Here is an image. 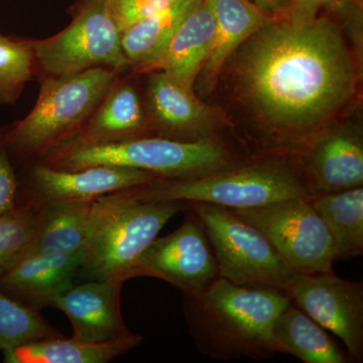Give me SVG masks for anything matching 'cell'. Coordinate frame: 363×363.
Returning a JSON list of instances; mask_svg holds the SVG:
<instances>
[{
    "mask_svg": "<svg viewBox=\"0 0 363 363\" xmlns=\"http://www.w3.org/2000/svg\"><path fill=\"white\" fill-rule=\"evenodd\" d=\"M358 74L337 23L318 16L267 21L227 59L218 79L247 116L259 154L294 157L351 104Z\"/></svg>",
    "mask_w": 363,
    "mask_h": 363,
    "instance_id": "obj_1",
    "label": "cell"
},
{
    "mask_svg": "<svg viewBox=\"0 0 363 363\" xmlns=\"http://www.w3.org/2000/svg\"><path fill=\"white\" fill-rule=\"evenodd\" d=\"M292 303L277 289H252L218 278L206 290L184 296V315L196 347L219 362L264 360L277 354L272 327Z\"/></svg>",
    "mask_w": 363,
    "mask_h": 363,
    "instance_id": "obj_2",
    "label": "cell"
},
{
    "mask_svg": "<svg viewBox=\"0 0 363 363\" xmlns=\"http://www.w3.org/2000/svg\"><path fill=\"white\" fill-rule=\"evenodd\" d=\"M183 212L186 214L183 225L150 243L133 267L131 279L152 277L162 279L184 296H193L220 278L204 228L192 212Z\"/></svg>",
    "mask_w": 363,
    "mask_h": 363,
    "instance_id": "obj_10",
    "label": "cell"
},
{
    "mask_svg": "<svg viewBox=\"0 0 363 363\" xmlns=\"http://www.w3.org/2000/svg\"><path fill=\"white\" fill-rule=\"evenodd\" d=\"M20 202L18 180L4 145L0 147V214L13 209Z\"/></svg>",
    "mask_w": 363,
    "mask_h": 363,
    "instance_id": "obj_29",
    "label": "cell"
},
{
    "mask_svg": "<svg viewBox=\"0 0 363 363\" xmlns=\"http://www.w3.org/2000/svg\"><path fill=\"white\" fill-rule=\"evenodd\" d=\"M247 160L241 159L220 138L181 142L143 136L116 143H87L71 138L38 162L68 171L94 166L124 167L147 172L164 181H183L211 175Z\"/></svg>",
    "mask_w": 363,
    "mask_h": 363,
    "instance_id": "obj_3",
    "label": "cell"
},
{
    "mask_svg": "<svg viewBox=\"0 0 363 363\" xmlns=\"http://www.w3.org/2000/svg\"><path fill=\"white\" fill-rule=\"evenodd\" d=\"M28 42L44 77H63L98 67L119 72L130 66L107 0H85L65 30Z\"/></svg>",
    "mask_w": 363,
    "mask_h": 363,
    "instance_id": "obj_8",
    "label": "cell"
},
{
    "mask_svg": "<svg viewBox=\"0 0 363 363\" xmlns=\"http://www.w3.org/2000/svg\"><path fill=\"white\" fill-rule=\"evenodd\" d=\"M138 334L105 342H86L63 335L9 348L6 363H107L128 352L142 342Z\"/></svg>",
    "mask_w": 363,
    "mask_h": 363,
    "instance_id": "obj_22",
    "label": "cell"
},
{
    "mask_svg": "<svg viewBox=\"0 0 363 363\" xmlns=\"http://www.w3.org/2000/svg\"><path fill=\"white\" fill-rule=\"evenodd\" d=\"M276 353H286L305 363H350V353L323 327L291 303L272 327Z\"/></svg>",
    "mask_w": 363,
    "mask_h": 363,
    "instance_id": "obj_21",
    "label": "cell"
},
{
    "mask_svg": "<svg viewBox=\"0 0 363 363\" xmlns=\"http://www.w3.org/2000/svg\"><path fill=\"white\" fill-rule=\"evenodd\" d=\"M215 18V38L211 52L197 80L200 93L206 96L217 85L227 59L260 26L272 20L248 0H207Z\"/></svg>",
    "mask_w": 363,
    "mask_h": 363,
    "instance_id": "obj_18",
    "label": "cell"
},
{
    "mask_svg": "<svg viewBox=\"0 0 363 363\" xmlns=\"http://www.w3.org/2000/svg\"><path fill=\"white\" fill-rule=\"evenodd\" d=\"M81 262L80 255H26L0 277V290L40 311L73 285Z\"/></svg>",
    "mask_w": 363,
    "mask_h": 363,
    "instance_id": "obj_16",
    "label": "cell"
},
{
    "mask_svg": "<svg viewBox=\"0 0 363 363\" xmlns=\"http://www.w3.org/2000/svg\"><path fill=\"white\" fill-rule=\"evenodd\" d=\"M35 58L28 40L0 35V102H13L33 75Z\"/></svg>",
    "mask_w": 363,
    "mask_h": 363,
    "instance_id": "obj_27",
    "label": "cell"
},
{
    "mask_svg": "<svg viewBox=\"0 0 363 363\" xmlns=\"http://www.w3.org/2000/svg\"><path fill=\"white\" fill-rule=\"evenodd\" d=\"M345 1L347 0H292L290 13L286 18L296 21L314 20L321 9H334Z\"/></svg>",
    "mask_w": 363,
    "mask_h": 363,
    "instance_id": "obj_30",
    "label": "cell"
},
{
    "mask_svg": "<svg viewBox=\"0 0 363 363\" xmlns=\"http://www.w3.org/2000/svg\"><path fill=\"white\" fill-rule=\"evenodd\" d=\"M183 202L184 210L192 212L204 228L220 278L245 288L284 292L297 278L298 272L286 264L266 236L228 208Z\"/></svg>",
    "mask_w": 363,
    "mask_h": 363,
    "instance_id": "obj_7",
    "label": "cell"
},
{
    "mask_svg": "<svg viewBox=\"0 0 363 363\" xmlns=\"http://www.w3.org/2000/svg\"><path fill=\"white\" fill-rule=\"evenodd\" d=\"M117 81V72L98 68L44 77L37 104L4 138V145L39 160L77 135Z\"/></svg>",
    "mask_w": 363,
    "mask_h": 363,
    "instance_id": "obj_6",
    "label": "cell"
},
{
    "mask_svg": "<svg viewBox=\"0 0 363 363\" xmlns=\"http://www.w3.org/2000/svg\"><path fill=\"white\" fill-rule=\"evenodd\" d=\"M214 14L207 0H200L188 13L162 56L145 73L162 71L194 88L198 75L213 45Z\"/></svg>",
    "mask_w": 363,
    "mask_h": 363,
    "instance_id": "obj_17",
    "label": "cell"
},
{
    "mask_svg": "<svg viewBox=\"0 0 363 363\" xmlns=\"http://www.w3.org/2000/svg\"><path fill=\"white\" fill-rule=\"evenodd\" d=\"M294 305L340 339L353 362L363 359V283L334 272L298 274L286 290Z\"/></svg>",
    "mask_w": 363,
    "mask_h": 363,
    "instance_id": "obj_11",
    "label": "cell"
},
{
    "mask_svg": "<svg viewBox=\"0 0 363 363\" xmlns=\"http://www.w3.org/2000/svg\"><path fill=\"white\" fill-rule=\"evenodd\" d=\"M136 195L140 201L199 202L228 209L315 197L295 159L277 155H259L201 178L138 186Z\"/></svg>",
    "mask_w": 363,
    "mask_h": 363,
    "instance_id": "obj_4",
    "label": "cell"
},
{
    "mask_svg": "<svg viewBox=\"0 0 363 363\" xmlns=\"http://www.w3.org/2000/svg\"><path fill=\"white\" fill-rule=\"evenodd\" d=\"M121 278L86 281L72 285L52 300L51 307L69 318L72 337L86 342H105L135 335L128 330L121 314Z\"/></svg>",
    "mask_w": 363,
    "mask_h": 363,
    "instance_id": "obj_15",
    "label": "cell"
},
{
    "mask_svg": "<svg viewBox=\"0 0 363 363\" xmlns=\"http://www.w3.org/2000/svg\"><path fill=\"white\" fill-rule=\"evenodd\" d=\"M253 6L272 18H286L290 13L292 0H248Z\"/></svg>",
    "mask_w": 363,
    "mask_h": 363,
    "instance_id": "obj_31",
    "label": "cell"
},
{
    "mask_svg": "<svg viewBox=\"0 0 363 363\" xmlns=\"http://www.w3.org/2000/svg\"><path fill=\"white\" fill-rule=\"evenodd\" d=\"M37 207L20 204L0 214V277L26 257L35 235Z\"/></svg>",
    "mask_w": 363,
    "mask_h": 363,
    "instance_id": "obj_26",
    "label": "cell"
},
{
    "mask_svg": "<svg viewBox=\"0 0 363 363\" xmlns=\"http://www.w3.org/2000/svg\"><path fill=\"white\" fill-rule=\"evenodd\" d=\"M136 187L95 199L94 217L78 272L86 281L131 279L133 267L183 201H140Z\"/></svg>",
    "mask_w": 363,
    "mask_h": 363,
    "instance_id": "obj_5",
    "label": "cell"
},
{
    "mask_svg": "<svg viewBox=\"0 0 363 363\" xmlns=\"http://www.w3.org/2000/svg\"><path fill=\"white\" fill-rule=\"evenodd\" d=\"M229 210L264 234L298 274L334 272L333 240L311 200H284L264 206Z\"/></svg>",
    "mask_w": 363,
    "mask_h": 363,
    "instance_id": "obj_9",
    "label": "cell"
},
{
    "mask_svg": "<svg viewBox=\"0 0 363 363\" xmlns=\"http://www.w3.org/2000/svg\"><path fill=\"white\" fill-rule=\"evenodd\" d=\"M200 0H177L166 9L121 32V47L130 66L145 73L156 62L179 26Z\"/></svg>",
    "mask_w": 363,
    "mask_h": 363,
    "instance_id": "obj_23",
    "label": "cell"
},
{
    "mask_svg": "<svg viewBox=\"0 0 363 363\" xmlns=\"http://www.w3.org/2000/svg\"><path fill=\"white\" fill-rule=\"evenodd\" d=\"M355 2H357V4H362V0H354Z\"/></svg>",
    "mask_w": 363,
    "mask_h": 363,
    "instance_id": "obj_32",
    "label": "cell"
},
{
    "mask_svg": "<svg viewBox=\"0 0 363 363\" xmlns=\"http://www.w3.org/2000/svg\"><path fill=\"white\" fill-rule=\"evenodd\" d=\"M311 203L331 234L335 262L362 257L363 188L316 195Z\"/></svg>",
    "mask_w": 363,
    "mask_h": 363,
    "instance_id": "obj_24",
    "label": "cell"
},
{
    "mask_svg": "<svg viewBox=\"0 0 363 363\" xmlns=\"http://www.w3.org/2000/svg\"><path fill=\"white\" fill-rule=\"evenodd\" d=\"M150 136L149 118L135 88L116 81L73 138L87 143H116Z\"/></svg>",
    "mask_w": 363,
    "mask_h": 363,
    "instance_id": "obj_20",
    "label": "cell"
},
{
    "mask_svg": "<svg viewBox=\"0 0 363 363\" xmlns=\"http://www.w3.org/2000/svg\"><path fill=\"white\" fill-rule=\"evenodd\" d=\"M58 336L62 334L40 311L16 302L0 290V351Z\"/></svg>",
    "mask_w": 363,
    "mask_h": 363,
    "instance_id": "obj_25",
    "label": "cell"
},
{
    "mask_svg": "<svg viewBox=\"0 0 363 363\" xmlns=\"http://www.w3.org/2000/svg\"><path fill=\"white\" fill-rule=\"evenodd\" d=\"M177 0H107L112 18L121 32L152 16Z\"/></svg>",
    "mask_w": 363,
    "mask_h": 363,
    "instance_id": "obj_28",
    "label": "cell"
},
{
    "mask_svg": "<svg viewBox=\"0 0 363 363\" xmlns=\"http://www.w3.org/2000/svg\"><path fill=\"white\" fill-rule=\"evenodd\" d=\"M94 200L48 203L37 207V225L28 255H80L90 238Z\"/></svg>",
    "mask_w": 363,
    "mask_h": 363,
    "instance_id": "obj_19",
    "label": "cell"
},
{
    "mask_svg": "<svg viewBox=\"0 0 363 363\" xmlns=\"http://www.w3.org/2000/svg\"><path fill=\"white\" fill-rule=\"evenodd\" d=\"M293 157L314 196L362 187L363 140L355 126L332 124Z\"/></svg>",
    "mask_w": 363,
    "mask_h": 363,
    "instance_id": "obj_14",
    "label": "cell"
},
{
    "mask_svg": "<svg viewBox=\"0 0 363 363\" xmlns=\"http://www.w3.org/2000/svg\"><path fill=\"white\" fill-rule=\"evenodd\" d=\"M162 181L140 169L114 166L60 169L37 162L30 172L28 194L21 204L40 207L48 203L94 200L102 196Z\"/></svg>",
    "mask_w": 363,
    "mask_h": 363,
    "instance_id": "obj_13",
    "label": "cell"
},
{
    "mask_svg": "<svg viewBox=\"0 0 363 363\" xmlns=\"http://www.w3.org/2000/svg\"><path fill=\"white\" fill-rule=\"evenodd\" d=\"M145 102L152 136L197 142L219 138L224 125L223 118L193 88L162 71L150 72Z\"/></svg>",
    "mask_w": 363,
    "mask_h": 363,
    "instance_id": "obj_12",
    "label": "cell"
}]
</instances>
